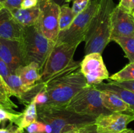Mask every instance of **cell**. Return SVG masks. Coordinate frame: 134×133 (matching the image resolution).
I'll list each match as a JSON object with an SVG mask.
<instances>
[{"mask_svg":"<svg viewBox=\"0 0 134 133\" xmlns=\"http://www.w3.org/2000/svg\"><path fill=\"white\" fill-rule=\"evenodd\" d=\"M121 133H134V131L132 129H126L124 131H123Z\"/></svg>","mask_w":134,"mask_h":133,"instance_id":"obj_35","label":"cell"},{"mask_svg":"<svg viewBox=\"0 0 134 133\" xmlns=\"http://www.w3.org/2000/svg\"><path fill=\"white\" fill-rule=\"evenodd\" d=\"M133 121L134 115L113 112L99 116L94 124L99 133H121Z\"/></svg>","mask_w":134,"mask_h":133,"instance_id":"obj_10","label":"cell"},{"mask_svg":"<svg viewBox=\"0 0 134 133\" xmlns=\"http://www.w3.org/2000/svg\"><path fill=\"white\" fill-rule=\"evenodd\" d=\"M41 70L37 64L31 63L29 65L20 66L14 73L20 77L23 84L29 87L40 81L41 78Z\"/></svg>","mask_w":134,"mask_h":133,"instance_id":"obj_15","label":"cell"},{"mask_svg":"<svg viewBox=\"0 0 134 133\" xmlns=\"http://www.w3.org/2000/svg\"><path fill=\"white\" fill-rule=\"evenodd\" d=\"M88 86L81 67L54 78L45 83L44 88L49 96L47 104L65 106L76 94Z\"/></svg>","mask_w":134,"mask_h":133,"instance_id":"obj_3","label":"cell"},{"mask_svg":"<svg viewBox=\"0 0 134 133\" xmlns=\"http://www.w3.org/2000/svg\"><path fill=\"white\" fill-rule=\"evenodd\" d=\"M64 133H81V129H74V130H69V131L65 132H64Z\"/></svg>","mask_w":134,"mask_h":133,"instance_id":"obj_34","label":"cell"},{"mask_svg":"<svg viewBox=\"0 0 134 133\" xmlns=\"http://www.w3.org/2000/svg\"><path fill=\"white\" fill-rule=\"evenodd\" d=\"M112 41L121 47L130 63H134V37H120L115 38Z\"/></svg>","mask_w":134,"mask_h":133,"instance_id":"obj_21","label":"cell"},{"mask_svg":"<svg viewBox=\"0 0 134 133\" xmlns=\"http://www.w3.org/2000/svg\"><path fill=\"white\" fill-rule=\"evenodd\" d=\"M108 80L115 82L134 81V63H130L120 71L109 76Z\"/></svg>","mask_w":134,"mask_h":133,"instance_id":"obj_22","label":"cell"},{"mask_svg":"<svg viewBox=\"0 0 134 133\" xmlns=\"http://www.w3.org/2000/svg\"><path fill=\"white\" fill-rule=\"evenodd\" d=\"M27 133H45L46 125L44 123L37 120L25 129Z\"/></svg>","mask_w":134,"mask_h":133,"instance_id":"obj_24","label":"cell"},{"mask_svg":"<svg viewBox=\"0 0 134 133\" xmlns=\"http://www.w3.org/2000/svg\"><path fill=\"white\" fill-rule=\"evenodd\" d=\"M71 1L73 2V6L71 7L72 9L75 14L77 15L82 10H85V8L88 5L90 0H67L65 4H68Z\"/></svg>","mask_w":134,"mask_h":133,"instance_id":"obj_25","label":"cell"},{"mask_svg":"<svg viewBox=\"0 0 134 133\" xmlns=\"http://www.w3.org/2000/svg\"><path fill=\"white\" fill-rule=\"evenodd\" d=\"M56 3H57L58 5L62 6V5H64V4L66 3L67 0H53Z\"/></svg>","mask_w":134,"mask_h":133,"instance_id":"obj_33","label":"cell"},{"mask_svg":"<svg viewBox=\"0 0 134 133\" xmlns=\"http://www.w3.org/2000/svg\"><path fill=\"white\" fill-rule=\"evenodd\" d=\"M21 43L24 65L35 63L42 71L55 42L44 37L36 24L24 27Z\"/></svg>","mask_w":134,"mask_h":133,"instance_id":"obj_5","label":"cell"},{"mask_svg":"<svg viewBox=\"0 0 134 133\" xmlns=\"http://www.w3.org/2000/svg\"><path fill=\"white\" fill-rule=\"evenodd\" d=\"M110 82H112V81H110ZM112 82L113 83H115L116 85H117V86L123 87V88L126 89L130 90V91L134 92V81H131V82Z\"/></svg>","mask_w":134,"mask_h":133,"instance_id":"obj_31","label":"cell"},{"mask_svg":"<svg viewBox=\"0 0 134 133\" xmlns=\"http://www.w3.org/2000/svg\"><path fill=\"white\" fill-rule=\"evenodd\" d=\"M0 57L9 66L12 73L24 66L22 43L17 40L0 39Z\"/></svg>","mask_w":134,"mask_h":133,"instance_id":"obj_12","label":"cell"},{"mask_svg":"<svg viewBox=\"0 0 134 133\" xmlns=\"http://www.w3.org/2000/svg\"><path fill=\"white\" fill-rule=\"evenodd\" d=\"M120 37H134V14L116 5L111 15V41Z\"/></svg>","mask_w":134,"mask_h":133,"instance_id":"obj_11","label":"cell"},{"mask_svg":"<svg viewBox=\"0 0 134 133\" xmlns=\"http://www.w3.org/2000/svg\"><path fill=\"white\" fill-rule=\"evenodd\" d=\"M12 74L11 71L9 69L5 61L0 57V76L4 79V80L7 78V77Z\"/></svg>","mask_w":134,"mask_h":133,"instance_id":"obj_29","label":"cell"},{"mask_svg":"<svg viewBox=\"0 0 134 133\" xmlns=\"http://www.w3.org/2000/svg\"><path fill=\"white\" fill-rule=\"evenodd\" d=\"M22 112H16L14 110H10L5 107L0 106V121L5 122L7 121H10L12 123L18 125L20 121Z\"/></svg>","mask_w":134,"mask_h":133,"instance_id":"obj_23","label":"cell"},{"mask_svg":"<svg viewBox=\"0 0 134 133\" xmlns=\"http://www.w3.org/2000/svg\"><path fill=\"white\" fill-rule=\"evenodd\" d=\"M101 0H90L85 10L76 16L68 28L60 31L55 44L63 43L81 44L85 41L92 18L99 7Z\"/></svg>","mask_w":134,"mask_h":133,"instance_id":"obj_6","label":"cell"},{"mask_svg":"<svg viewBox=\"0 0 134 133\" xmlns=\"http://www.w3.org/2000/svg\"><path fill=\"white\" fill-rule=\"evenodd\" d=\"M24 133H25V132H24ZM26 133H27V132H26Z\"/></svg>","mask_w":134,"mask_h":133,"instance_id":"obj_39","label":"cell"},{"mask_svg":"<svg viewBox=\"0 0 134 133\" xmlns=\"http://www.w3.org/2000/svg\"><path fill=\"white\" fill-rule=\"evenodd\" d=\"M24 27L14 19L10 10L3 8L0 13V39L21 42Z\"/></svg>","mask_w":134,"mask_h":133,"instance_id":"obj_13","label":"cell"},{"mask_svg":"<svg viewBox=\"0 0 134 133\" xmlns=\"http://www.w3.org/2000/svg\"><path fill=\"white\" fill-rule=\"evenodd\" d=\"M102 103L110 112H119L133 115L129 105L118 95L108 91H101Z\"/></svg>","mask_w":134,"mask_h":133,"instance_id":"obj_14","label":"cell"},{"mask_svg":"<svg viewBox=\"0 0 134 133\" xmlns=\"http://www.w3.org/2000/svg\"><path fill=\"white\" fill-rule=\"evenodd\" d=\"M39 0H23L21 3L20 8L22 9H32L38 6Z\"/></svg>","mask_w":134,"mask_h":133,"instance_id":"obj_30","label":"cell"},{"mask_svg":"<svg viewBox=\"0 0 134 133\" xmlns=\"http://www.w3.org/2000/svg\"><path fill=\"white\" fill-rule=\"evenodd\" d=\"M0 106H1V104H0Z\"/></svg>","mask_w":134,"mask_h":133,"instance_id":"obj_38","label":"cell"},{"mask_svg":"<svg viewBox=\"0 0 134 133\" xmlns=\"http://www.w3.org/2000/svg\"><path fill=\"white\" fill-rule=\"evenodd\" d=\"M44 87L37 94L36 96L32 100L33 101L35 102L37 106L46 105L48 103L49 96H48V93H47Z\"/></svg>","mask_w":134,"mask_h":133,"instance_id":"obj_26","label":"cell"},{"mask_svg":"<svg viewBox=\"0 0 134 133\" xmlns=\"http://www.w3.org/2000/svg\"><path fill=\"white\" fill-rule=\"evenodd\" d=\"M0 123H1V121H0Z\"/></svg>","mask_w":134,"mask_h":133,"instance_id":"obj_40","label":"cell"},{"mask_svg":"<svg viewBox=\"0 0 134 133\" xmlns=\"http://www.w3.org/2000/svg\"><path fill=\"white\" fill-rule=\"evenodd\" d=\"M11 96H13V91L0 76V104L7 109L14 110L13 108H17V106L10 100Z\"/></svg>","mask_w":134,"mask_h":133,"instance_id":"obj_20","label":"cell"},{"mask_svg":"<svg viewBox=\"0 0 134 133\" xmlns=\"http://www.w3.org/2000/svg\"><path fill=\"white\" fill-rule=\"evenodd\" d=\"M72 8L68 4L60 6V15H59V27L60 30L64 31L70 26L76 17Z\"/></svg>","mask_w":134,"mask_h":133,"instance_id":"obj_19","label":"cell"},{"mask_svg":"<svg viewBox=\"0 0 134 133\" xmlns=\"http://www.w3.org/2000/svg\"><path fill=\"white\" fill-rule=\"evenodd\" d=\"M79 44H55L41 72V78L38 82L46 83L54 78L79 69L81 63L73 59L75 52Z\"/></svg>","mask_w":134,"mask_h":133,"instance_id":"obj_4","label":"cell"},{"mask_svg":"<svg viewBox=\"0 0 134 133\" xmlns=\"http://www.w3.org/2000/svg\"><path fill=\"white\" fill-rule=\"evenodd\" d=\"M5 0H0V3H3L4 2H5Z\"/></svg>","mask_w":134,"mask_h":133,"instance_id":"obj_37","label":"cell"},{"mask_svg":"<svg viewBox=\"0 0 134 133\" xmlns=\"http://www.w3.org/2000/svg\"><path fill=\"white\" fill-rule=\"evenodd\" d=\"M40 10L37 25L44 37L56 43L60 33V5L53 0H39Z\"/></svg>","mask_w":134,"mask_h":133,"instance_id":"obj_8","label":"cell"},{"mask_svg":"<svg viewBox=\"0 0 134 133\" xmlns=\"http://www.w3.org/2000/svg\"><path fill=\"white\" fill-rule=\"evenodd\" d=\"M22 1L23 0H5L2 5L4 8L11 11L14 9H20Z\"/></svg>","mask_w":134,"mask_h":133,"instance_id":"obj_28","label":"cell"},{"mask_svg":"<svg viewBox=\"0 0 134 133\" xmlns=\"http://www.w3.org/2000/svg\"><path fill=\"white\" fill-rule=\"evenodd\" d=\"M94 87L99 91H108L118 95L129 105L132 114L134 115V92L117 86L112 82L94 85Z\"/></svg>","mask_w":134,"mask_h":133,"instance_id":"obj_16","label":"cell"},{"mask_svg":"<svg viewBox=\"0 0 134 133\" xmlns=\"http://www.w3.org/2000/svg\"><path fill=\"white\" fill-rule=\"evenodd\" d=\"M14 19L24 27H30L37 23L40 14L39 6L32 9H16L10 11Z\"/></svg>","mask_w":134,"mask_h":133,"instance_id":"obj_17","label":"cell"},{"mask_svg":"<svg viewBox=\"0 0 134 133\" xmlns=\"http://www.w3.org/2000/svg\"><path fill=\"white\" fill-rule=\"evenodd\" d=\"M37 120L46 125L45 133H64L80 129L95 123L96 117L82 116L68 110L65 106H37Z\"/></svg>","mask_w":134,"mask_h":133,"instance_id":"obj_1","label":"cell"},{"mask_svg":"<svg viewBox=\"0 0 134 133\" xmlns=\"http://www.w3.org/2000/svg\"><path fill=\"white\" fill-rule=\"evenodd\" d=\"M3 8V6L2 3H0V13H1V10H2Z\"/></svg>","mask_w":134,"mask_h":133,"instance_id":"obj_36","label":"cell"},{"mask_svg":"<svg viewBox=\"0 0 134 133\" xmlns=\"http://www.w3.org/2000/svg\"><path fill=\"white\" fill-rule=\"evenodd\" d=\"M116 6L113 0H101L85 38V55L102 53L111 42V15Z\"/></svg>","mask_w":134,"mask_h":133,"instance_id":"obj_2","label":"cell"},{"mask_svg":"<svg viewBox=\"0 0 134 133\" xmlns=\"http://www.w3.org/2000/svg\"><path fill=\"white\" fill-rule=\"evenodd\" d=\"M81 71L88 86L100 84L109 78V72L103 61L102 53H91L85 55L81 62Z\"/></svg>","mask_w":134,"mask_h":133,"instance_id":"obj_9","label":"cell"},{"mask_svg":"<svg viewBox=\"0 0 134 133\" xmlns=\"http://www.w3.org/2000/svg\"><path fill=\"white\" fill-rule=\"evenodd\" d=\"M22 113V116L17 126L24 130L26 127L36 121L38 119L37 108L35 102L32 100L30 104L26 105V108Z\"/></svg>","mask_w":134,"mask_h":133,"instance_id":"obj_18","label":"cell"},{"mask_svg":"<svg viewBox=\"0 0 134 133\" xmlns=\"http://www.w3.org/2000/svg\"><path fill=\"white\" fill-rule=\"evenodd\" d=\"M118 6L128 13L134 14V0H119Z\"/></svg>","mask_w":134,"mask_h":133,"instance_id":"obj_27","label":"cell"},{"mask_svg":"<svg viewBox=\"0 0 134 133\" xmlns=\"http://www.w3.org/2000/svg\"><path fill=\"white\" fill-rule=\"evenodd\" d=\"M81 133H99L96 130L95 124L87 125L81 129Z\"/></svg>","mask_w":134,"mask_h":133,"instance_id":"obj_32","label":"cell"},{"mask_svg":"<svg viewBox=\"0 0 134 133\" xmlns=\"http://www.w3.org/2000/svg\"><path fill=\"white\" fill-rule=\"evenodd\" d=\"M65 108L77 114L94 117L112 113L103 106L101 91L94 86H88L81 89L71 99Z\"/></svg>","mask_w":134,"mask_h":133,"instance_id":"obj_7","label":"cell"}]
</instances>
